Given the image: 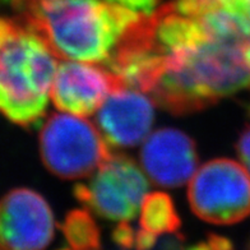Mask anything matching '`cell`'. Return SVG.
Wrapping results in <instances>:
<instances>
[{
  "label": "cell",
  "instance_id": "1",
  "mask_svg": "<svg viewBox=\"0 0 250 250\" xmlns=\"http://www.w3.org/2000/svg\"><path fill=\"white\" fill-rule=\"evenodd\" d=\"M120 41L155 60L152 100L172 114L213 105L250 84V37L218 0H174L142 16Z\"/></svg>",
  "mask_w": 250,
  "mask_h": 250
},
{
  "label": "cell",
  "instance_id": "2",
  "mask_svg": "<svg viewBox=\"0 0 250 250\" xmlns=\"http://www.w3.org/2000/svg\"><path fill=\"white\" fill-rule=\"evenodd\" d=\"M9 5L56 58L102 64L143 16L106 0H12Z\"/></svg>",
  "mask_w": 250,
  "mask_h": 250
},
{
  "label": "cell",
  "instance_id": "3",
  "mask_svg": "<svg viewBox=\"0 0 250 250\" xmlns=\"http://www.w3.org/2000/svg\"><path fill=\"white\" fill-rule=\"evenodd\" d=\"M56 69L53 51L21 23L0 43V114L21 126L37 124L46 111Z\"/></svg>",
  "mask_w": 250,
  "mask_h": 250
},
{
  "label": "cell",
  "instance_id": "4",
  "mask_svg": "<svg viewBox=\"0 0 250 250\" xmlns=\"http://www.w3.org/2000/svg\"><path fill=\"white\" fill-rule=\"evenodd\" d=\"M40 152L49 171L62 179L93 174L111 156L93 124L74 114H51L40 133Z\"/></svg>",
  "mask_w": 250,
  "mask_h": 250
},
{
  "label": "cell",
  "instance_id": "5",
  "mask_svg": "<svg viewBox=\"0 0 250 250\" xmlns=\"http://www.w3.org/2000/svg\"><path fill=\"white\" fill-rule=\"evenodd\" d=\"M188 198L201 220L214 225L236 224L250 213L249 171L232 160H212L193 175Z\"/></svg>",
  "mask_w": 250,
  "mask_h": 250
},
{
  "label": "cell",
  "instance_id": "6",
  "mask_svg": "<svg viewBox=\"0 0 250 250\" xmlns=\"http://www.w3.org/2000/svg\"><path fill=\"white\" fill-rule=\"evenodd\" d=\"M148 181L130 158L111 155L95 171L88 184H78L74 194L81 203L110 221L126 222L141 211Z\"/></svg>",
  "mask_w": 250,
  "mask_h": 250
},
{
  "label": "cell",
  "instance_id": "7",
  "mask_svg": "<svg viewBox=\"0 0 250 250\" xmlns=\"http://www.w3.org/2000/svg\"><path fill=\"white\" fill-rule=\"evenodd\" d=\"M51 208L39 193L20 188L0 199V249L39 250L54 237Z\"/></svg>",
  "mask_w": 250,
  "mask_h": 250
},
{
  "label": "cell",
  "instance_id": "8",
  "mask_svg": "<svg viewBox=\"0 0 250 250\" xmlns=\"http://www.w3.org/2000/svg\"><path fill=\"white\" fill-rule=\"evenodd\" d=\"M118 87H123L122 82L105 66L68 60L56 69L50 97L62 111L87 116L99 110Z\"/></svg>",
  "mask_w": 250,
  "mask_h": 250
},
{
  "label": "cell",
  "instance_id": "9",
  "mask_svg": "<svg viewBox=\"0 0 250 250\" xmlns=\"http://www.w3.org/2000/svg\"><path fill=\"white\" fill-rule=\"evenodd\" d=\"M155 119L153 101L145 92L118 87L100 106L97 125L107 145L129 148L148 135Z\"/></svg>",
  "mask_w": 250,
  "mask_h": 250
},
{
  "label": "cell",
  "instance_id": "10",
  "mask_svg": "<svg viewBox=\"0 0 250 250\" xmlns=\"http://www.w3.org/2000/svg\"><path fill=\"white\" fill-rule=\"evenodd\" d=\"M141 162L156 185L178 188L195 174L198 155L190 137L176 129L164 128L147 137L142 147Z\"/></svg>",
  "mask_w": 250,
  "mask_h": 250
},
{
  "label": "cell",
  "instance_id": "11",
  "mask_svg": "<svg viewBox=\"0 0 250 250\" xmlns=\"http://www.w3.org/2000/svg\"><path fill=\"white\" fill-rule=\"evenodd\" d=\"M180 227V218L171 198L161 191L146 195L141 206V229L158 239L175 234Z\"/></svg>",
  "mask_w": 250,
  "mask_h": 250
},
{
  "label": "cell",
  "instance_id": "12",
  "mask_svg": "<svg viewBox=\"0 0 250 250\" xmlns=\"http://www.w3.org/2000/svg\"><path fill=\"white\" fill-rule=\"evenodd\" d=\"M62 234L72 249H97L101 245L99 227L91 214L83 209H74L66 214Z\"/></svg>",
  "mask_w": 250,
  "mask_h": 250
},
{
  "label": "cell",
  "instance_id": "13",
  "mask_svg": "<svg viewBox=\"0 0 250 250\" xmlns=\"http://www.w3.org/2000/svg\"><path fill=\"white\" fill-rule=\"evenodd\" d=\"M218 3L250 37V0H218Z\"/></svg>",
  "mask_w": 250,
  "mask_h": 250
},
{
  "label": "cell",
  "instance_id": "14",
  "mask_svg": "<svg viewBox=\"0 0 250 250\" xmlns=\"http://www.w3.org/2000/svg\"><path fill=\"white\" fill-rule=\"evenodd\" d=\"M106 1L143 16H148L156 12L161 3V0H106Z\"/></svg>",
  "mask_w": 250,
  "mask_h": 250
},
{
  "label": "cell",
  "instance_id": "15",
  "mask_svg": "<svg viewBox=\"0 0 250 250\" xmlns=\"http://www.w3.org/2000/svg\"><path fill=\"white\" fill-rule=\"evenodd\" d=\"M135 235L137 231L133 230L126 222H120L112 234V240L123 248H132L135 247Z\"/></svg>",
  "mask_w": 250,
  "mask_h": 250
},
{
  "label": "cell",
  "instance_id": "16",
  "mask_svg": "<svg viewBox=\"0 0 250 250\" xmlns=\"http://www.w3.org/2000/svg\"><path fill=\"white\" fill-rule=\"evenodd\" d=\"M237 153L241 162L250 174V126H248L241 133L239 142H237Z\"/></svg>",
  "mask_w": 250,
  "mask_h": 250
},
{
  "label": "cell",
  "instance_id": "17",
  "mask_svg": "<svg viewBox=\"0 0 250 250\" xmlns=\"http://www.w3.org/2000/svg\"><path fill=\"white\" fill-rule=\"evenodd\" d=\"M20 26L21 23L17 20L0 17V43H3L10 35H13Z\"/></svg>",
  "mask_w": 250,
  "mask_h": 250
},
{
  "label": "cell",
  "instance_id": "18",
  "mask_svg": "<svg viewBox=\"0 0 250 250\" xmlns=\"http://www.w3.org/2000/svg\"><path fill=\"white\" fill-rule=\"evenodd\" d=\"M230 241L225 237L217 236V235H209L207 241L202 244H197L194 248H203V249H227L230 248Z\"/></svg>",
  "mask_w": 250,
  "mask_h": 250
},
{
  "label": "cell",
  "instance_id": "19",
  "mask_svg": "<svg viewBox=\"0 0 250 250\" xmlns=\"http://www.w3.org/2000/svg\"><path fill=\"white\" fill-rule=\"evenodd\" d=\"M247 58H248V62H249V66H250V46L248 47V51H247Z\"/></svg>",
  "mask_w": 250,
  "mask_h": 250
}]
</instances>
